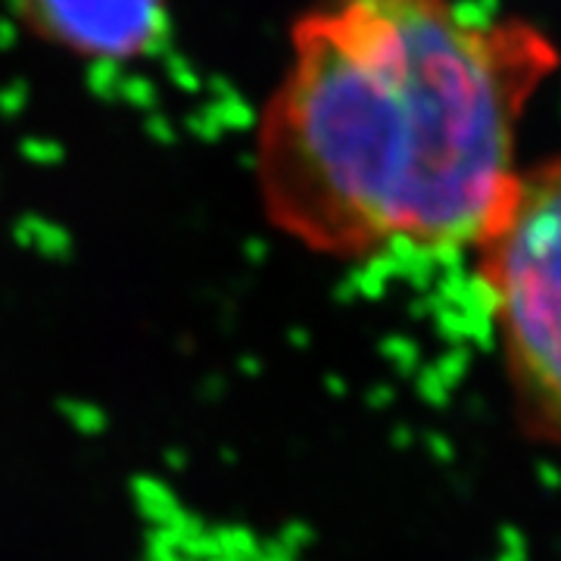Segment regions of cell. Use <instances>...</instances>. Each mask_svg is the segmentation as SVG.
Segmentation results:
<instances>
[{"mask_svg": "<svg viewBox=\"0 0 561 561\" xmlns=\"http://www.w3.org/2000/svg\"><path fill=\"white\" fill-rule=\"evenodd\" d=\"M474 253L515 412L561 449V157L518 172Z\"/></svg>", "mask_w": 561, "mask_h": 561, "instance_id": "obj_2", "label": "cell"}, {"mask_svg": "<svg viewBox=\"0 0 561 561\" xmlns=\"http://www.w3.org/2000/svg\"><path fill=\"white\" fill-rule=\"evenodd\" d=\"M22 28L84 62H138L157 54L172 25V0H10Z\"/></svg>", "mask_w": 561, "mask_h": 561, "instance_id": "obj_3", "label": "cell"}, {"mask_svg": "<svg viewBox=\"0 0 561 561\" xmlns=\"http://www.w3.org/2000/svg\"><path fill=\"white\" fill-rule=\"evenodd\" d=\"M559 62L534 22L456 0H309L253 135L265 219L334 260L474 250Z\"/></svg>", "mask_w": 561, "mask_h": 561, "instance_id": "obj_1", "label": "cell"}]
</instances>
